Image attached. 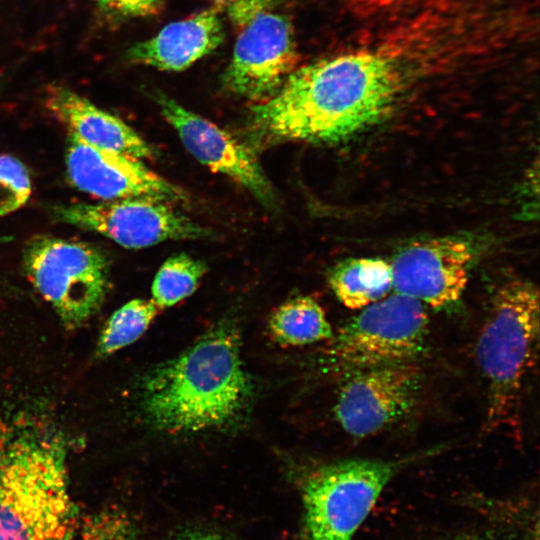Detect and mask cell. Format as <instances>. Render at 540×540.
Listing matches in <instances>:
<instances>
[{"label": "cell", "mask_w": 540, "mask_h": 540, "mask_svg": "<svg viewBox=\"0 0 540 540\" xmlns=\"http://www.w3.org/2000/svg\"><path fill=\"white\" fill-rule=\"evenodd\" d=\"M409 74L399 57L358 50L294 69L251 109L257 142H346L384 120L404 95Z\"/></svg>", "instance_id": "1"}, {"label": "cell", "mask_w": 540, "mask_h": 540, "mask_svg": "<svg viewBox=\"0 0 540 540\" xmlns=\"http://www.w3.org/2000/svg\"><path fill=\"white\" fill-rule=\"evenodd\" d=\"M139 392L144 418L159 431L191 433L235 423L253 394L238 329L220 322L177 357L149 370Z\"/></svg>", "instance_id": "2"}, {"label": "cell", "mask_w": 540, "mask_h": 540, "mask_svg": "<svg viewBox=\"0 0 540 540\" xmlns=\"http://www.w3.org/2000/svg\"><path fill=\"white\" fill-rule=\"evenodd\" d=\"M64 433L30 413L0 415V540H71Z\"/></svg>", "instance_id": "3"}, {"label": "cell", "mask_w": 540, "mask_h": 540, "mask_svg": "<svg viewBox=\"0 0 540 540\" xmlns=\"http://www.w3.org/2000/svg\"><path fill=\"white\" fill-rule=\"evenodd\" d=\"M539 338V290L527 280H510L494 293L476 344L486 382L488 431L520 433L524 379L535 361Z\"/></svg>", "instance_id": "4"}, {"label": "cell", "mask_w": 540, "mask_h": 540, "mask_svg": "<svg viewBox=\"0 0 540 540\" xmlns=\"http://www.w3.org/2000/svg\"><path fill=\"white\" fill-rule=\"evenodd\" d=\"M427 454L346 459L313 471L302 487L306 540H352L390 481Z\"/></svg>", "instance_id": "5"}, {"label": "cell", "mask_w": 540, "mask_h": 540, "mask_svg": "<svg viewBox=\"0 0 540 540\" xmlns=\"http://www.w3.org/2000/svg\"><path fill=\"white\" fill-rule=\"evenodd\" d=\"M23 265L35 289L69 329L91 319L108 293V259L85 242L35 236L23 249Z\"/></svg>", "instance_id": "6"}, {"label": "cell", "mask_w": 540, "mask_h": 540, "mask_svg": "<svg viewBox=\"0 0 540 540\" xmlns=\"http://www.w3.org/2000/svg\"><path fill=\"white\" fill-rule=\"evenodd\" d=\"M427 325L425 305L393 292L333 334L327 354L346 371L414 362L424 349Z\"/></svg>", "instance_id": "7"}, {"label": "cell", "mask_w": 540, "mask_h": 540, "mask_svg": "<svg viewBox=\"0 0 540 540\" xmlns=\"http://www.w3.org/2000/svg\"><path fill=\"white\" fill-rule=\"evenodd\" d=\"M53 217L132 249L167 240L205 238L211 234L174 208L172 202L154 197L58 205L53 209Z\"/></svg>", "instance_id": "8"}, {"label": "cell", "mask_w": 540, "mask_h": 540, "mask_svg": "<svg viewBox=\"0 0 540 540\" xmlns=\"http://www.w3.org/2000/svg\"><path fill=\"white\" fill-rule=\"evenodd\" d=\"M422 380L414 362L347 371L337 393L335 417L355 438L376 435L413 412Z\"/></svg>", "instance_id": "9"}, {"label": "cell", "mask_w": 540, "mask_h": 540, "mask_svg": "<svg viewBox=\"0 0 540 540\" xmlns=\"http://www.w3.org/2000/svg\"><path fill=\"white\" fill-rule=\"evenodd\" d=\"M241 28L222 81L230 92L261 102L295 69L294 30L286 16L268 10Z\"/></svg>", "instance_id": "10"}, {"label": "cell", "mask_w": 540, "mask_h": 540, "mask_svg": "<svg viewBox=\"0 0 540 540\" xmlns=\"http://www.w3.org/2000/svg\"><path fill=\"white\" fill-rule=\"evenodd\" d=\"M475 250L460 236H441L413 242L390 262L393 292L425 306L442 308L463 295Z\"/></svg>", "instance_id": "11"}, {"label": "cell", "mask_w": 540, "mask_h": 540, "mask_svg": "<svg viewBox=\"0 0 540 540\" xmlns=\"http://www.w3.org/2000/svg\"><path fill=\"white\" fill-rule=\"evenodd\" d=\"M155 100L165 120L197 161L239 183L263 205H275L273 186L249 147L164 93H156Z\"/></svg>", "instance_id": "12"}, {"label": "cell", "mask_w": 540, "mask_h": 540, "mask_svg": "<svg viewBox=\"0 0 540 540\" xmlns=\"http://www.w3.org/2000/svg\"><path fill=\"white\" fill-rule=\"evenodd\" d=\"M65 160L72 184L103 201L134 197L187 201L184 191L150 170L141 159L89 145L71 133Z\"/></svg>", "instance_id": "13"}, {"label": "cell", "mask_w": 540, "mask_h": 540, "mask_svg": "<svg viewBox=\"0 0 540 540\" xmlns=\"http://www.w3.org/2000/svg\"><path fill=\"white\" fill-rule=\"evenodd\" d=\"M45 105L68 133L89 145L141 160L154 157L152 147L132 127L67 87H50Z\"/></svg>", "instance_id": "14"}, {"label": "cell", "mask_w": 540, "mask_h": 540, "mask_svg": "<svg viewBox=\"0 0 540 540\" xmlns=\"http://www.w3.org/2000/svg\"><path fill=\"white\" fill-rule=\"evenodd\" d=\"M223 39L218 11L208 9L169 23L155 36L135 43L127 57L133 63L162 71H182L214 51Z\"/></svg>", "instance_id": "15"}, {"label": "cell", "mask_w": 540, "mask_h": 540, "mask_svg": "<svg viewBox=\"0 0 540 540\" xmlns=\"http://www.w3.org/2000/svg\"><path fill=\"white\" fill-rule=\"evenodd\" d=\"M329 285L347 308L360 310L393 291L390 262L381 258H347L329 272Z\"/></svg>", "instance_id": "16"}, {"label": "cell", "mask_w": 540, "mask_h": 540, "mask_svg": "<svg viewBox=\"0 0 540 540\" xmlns=\"http://www.w3.org/2000/svg\"><path fill=\"white\" fill-rule=\"evenodd\" d=\"M269 330L283 346H302L333 336L324 310L309 296L294 297L277 307L269 318Z\"/></svg>", "instance_id": "17"}, {"label": "cell", "mask_w": 540, "mask_h": 540, "mask_svg": "<svg viewBox=\"0 0 540 540\" xmlns=\"http://www.w3.org/2000/svg\"><path fill=\"white\" fill-rule=\"evenodd\" d=\"M159 308L152 300L133 299L106 321L96 345L98 357H108L137 341L148 329Z\"/></svg>", "instance_id": "18"}, {"label": "cell", "mask_w": 540, "mask_h": 540, "mask_svg": "<svg viewBox=\"0 0 540 540\" xmlns=\"http://www.w3.org/2000/svg\"><path fill=\"white\" fill-rule=\"evenodd\" d=\"M206 270L202 260L188 254L169 257L154 278L151 300L159 310L175 305L196 290Z\"/></svg>", "instance_id": "19"}, {"label": "cell", "mask_w": 540, "mask_h": 540, "mask_svg": "<svg viewBox=\"0 0 540 540\" xmlns=\"http://www.w3.org/2000/svg\"><path fill=\"white\" fill-rule=\"evenodd\" d=\"M78 540H139V536L129 514L112 506L87 516L80 527Z\"/></svg>", "instance_id": "20"}, {"label": "cell", "mask_w": 540, "mask_h": 540, "mask_svg": "<svg viewBox=\"0 0 540 540\" xmlns=\"http://www.w3.org/2000/svg\"><path fill=\"white\" fill-rule=\"evenodd\" d=\"M31 194L26 167L16 158L0 154V217L22 207Z\"/></svg>", "instance_id": "21"}, {"label": "cell", "mask_w": 540, "mask_h": 540, "mask_svg": "<svg viewBox=\"0 0 540 540\" xmlns=\"http://www.w3.org/2000/svg\"><path fill=\"white\" fill-rule=\"evenodd\" d=\"M224 8L230 20L238 27H243L253 17L268 10L277 0H210Z\"/></svg>", "instance_id": "22"}, {"label": "cell", "mask_w": 540, "mask_h": 540, "mask_svg": "<svg viewBox=\"0 0 540 540\" xmlns=\"http://www.w3.org/2000/svg\"><path fill=\"white\" fill-rule=\"evenodd\" d=\"M161 0H106L104 5L115 6L124 15H147L158 6Z\"/></svg>", "instance_id": "23"}, {"label": "cell", "mask_w": 540, "mask_h": 540, "mask_svg": "<svg viewBox=\"0 0 540 540\" xmlns=\"http://www.w3.org/2000/svg\"><path fill=\"white\" fill-rule=\"evenodd\" d=\"M444 540H506L493 531H471L462 532Z\"/></svg>", "instance_id": "24"}, {"label": "cell", "mask_w": 540, "mask_h": 540, "mask_svg": "<svg viewBox=\"0 0 540 540\" xmlns=\"http://www.w3.org/2000/svg\"><path fill=\"white\" fill-rule=\"evenodd\" d=\"M178 540H223L220 537L205 533V532H188L185 535H182Z\"/></svg>", "instance_id": "25"}]
</instances>
